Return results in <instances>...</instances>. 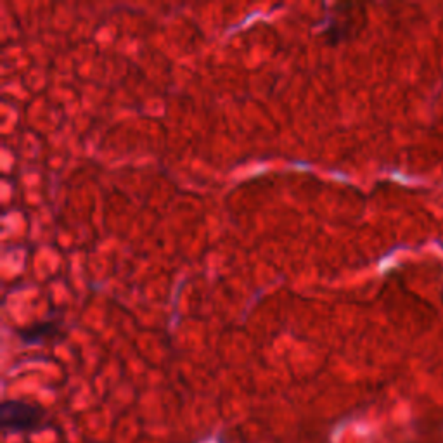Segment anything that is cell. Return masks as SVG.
<instances>
[{"mask_svg": "<svg viewBox=\"0 0 443 443\" xmlns=\"http://www.w3.org/2000/svg\"><path fill=\"white\" fill-rule=\"evenodd\" d=\"M47 421L44 407L26 400H6L0 407L4 435H30L40 431Z\"/></svg>", "mask_w": 443, "mask_h": 443, "instance_id": "cell-2", "label": "cell"}, {"mask_svg": "<svg viewBox=\"0 0 443 443\" xmlns=\"http://www.w3.org/2000/svg\"><path fill=\"white\" fill-rule=\"evenodd\" d=\"M326 19L320 28V38L327 45L345 44L353 40L365 26V9L358 4H332L327 6Z\"/></svg>", "mask_w": 443, "mask_h": 443, "instance_id": "cell-1", "label": "cell"}, {"mask_svg": "<svg viewBox=\"0 0 443 443\" xmlns=\"http://www.w3.org/2000/svg\"><path fill=\"white\" fill-rule=\"evenodd\" d=\"M18 336L28 345H47L57 343L66 336L61 320H40L18 329Z\"/></svg>", "mask_w": 443, "mask_h": 443, "instance_id": "cell-3", "label": "cell"}]
</instances>
